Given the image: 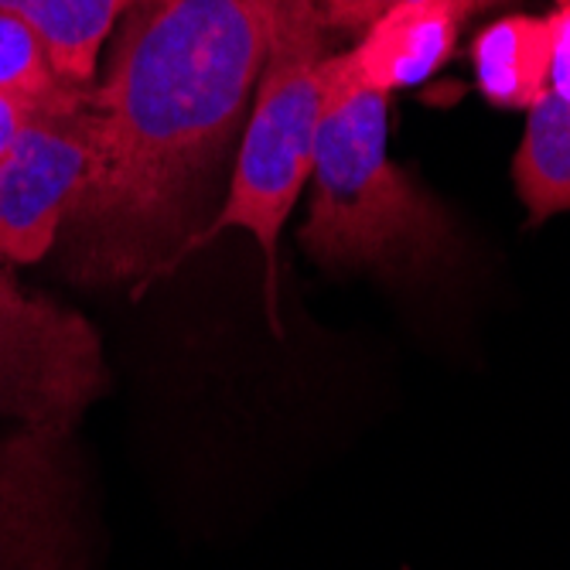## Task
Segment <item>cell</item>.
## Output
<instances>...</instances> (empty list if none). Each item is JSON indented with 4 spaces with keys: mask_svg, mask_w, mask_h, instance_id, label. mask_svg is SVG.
<instances>
[{
    "mask_svg": "<svg viewBox=\"0 0 570 570\" xmlns=\"http://www.w3.org/2000/svg\"><path fill=\"white\" fill-rule=\"evenodd\" d=\"M76 434H0V570H92L89 482Z\"/></svg>",
    "mask_w": 570,
    "mask_h": 570,
    "instance_id": "obj_5",
    "label": "cell"
},
{
    "mask_svg": "<svg viewBox=\"0 0 570 570\" xmlns=\"http://www.w3.org/2000/svg\"><path fill=\"white\" fill-rule=\"evenodd\" d=\"M396 4H406V0H322V14L332 35H362ZM472 4L479 11H489L505 4V0H472Z\"/></svg>",
    "mask_w": 570,
    "mask_h": 570,
    "instance_id": "obj_12",
    "label": "cell"
},
{
    "mask_svg": "<svg viewBox=\"0 0 570 570\" xmlns=\"http://www.w3.org/2000/svg\"><path fill=\"white\" fill-rule=\"evenodd\" d=\"M550 21V92L570 102V4H553Z\"/></svg>",
    "mask_w": 570,
    "mask_h": 570,
    "instance_id": "obj_13",
    "label": "cell"
},
{
    "mask_svg": "<svg viewBox=\"0 0 570 570\" xmlns=\"http://www.w3.org/2000/svg\"><path fill=\"white\" fill-rule=\"evenodd\" d=\"M264 51V0H161L120 21L107 76L86 99L96 158L66 223L76 281L140 291L185 261Z\"/></svg>",
    "mask_w": 570,
    "mask_h": 570,
    "instance_id": "obj_1",
    "label": "cell"
},
{
    "mask_svg": "<svg viewBox=\"0 0 570 570\" xmlns=\"http://www.w3.org/2000/svg\"><path fill=\"white\" fill-rule=\"evenodd\" d=\"M69 89L76 86L59 79L31 21L0 8V92L41 107Z\"/></svg>",
    "mask_w": 570,
    "mask_h": 570,
    "instance_id": "obj_11",
    "label": "cell"
},
{
    "mask_svg": "<svg viewBox=\"0 0 570 570\" xmlns=\"http://www.w3.org/2000/svg\"><path fill=\"white\" fill-rule=\"evenodd\" d=\"M482 96L502 110H530L550 89V21L509 14L492 21L472 45Z\"/></svg>",
    "mask_w": 570,
    "mask_h": 570,
    "instance_id": "obj_8",
    "label": "cell"
},
{
    "mask_svg": "<svg viewBox=\"0 0 570 570\" xmlns=\"http://www.w3.org/2000/svg\"><path fill=\"white\" fill-rule=\"evenodd\" d=\"M89 89L38 107L0 161V264L45 261L76 213L96 158Z\"/></svg>",
    "mask_w": 570,
    "mask_h": 570,
    "instance_id": "obj_6",
    "label": "cell"
},
{
    "mask_svg": "<svg viewBox=\"0 0 570 570\" xmlns=\"http://www.w3.org/2000/svg\"><path fill=\"white\" fill-rule=\"evenodd\" d=\"M479 8L472 0H406L390 8L345 48L358 86L396 92L434 76L454 51L458 31Z\"/></svg>",
    "mask_w": 570,
    "mask_h": 570,
    "instance_id": "obj_7",
    "label": "cell"
},
{
    "mask_svg": "<svg viewBox=\"0 0 570 570\" xmlns=\"http://www.w3.org/2000/svg\"><path fill=\"white\" fill-rule=\"evenodd\" d=\"M530 226L570 213V102L543 92L527 110V134L512 161Z\"/></svg>",
    "mask_w": 570,
    "mask_h": 570,
    "instance_id": "obj_10",
    "label": "cell"
},
{
    "mask_svg": "<svg viewBox=\"0 0 570 570\" xmlns=\"http://www.w3.org/2000/svg\"><path fill=\"white\" fill-rule=\"evenodd\" d=\"M45 107V102H41ZM38 107H31V102H21L14 96H4L0 92V161H4V154L11 150V144L18 140L21 127L28 124V117L35 114Z\"/></svg>",
    "mask_w": 570,
    "mask_h": 570,
    "instance_id": "obj_14",
    "label": "cell"
},
{
    "mask_svg": "<svg viewBox=\"0 0 570 570\" xmlns=\"http://www.w3.org/2000/svg\"><path fill=\"white\" fill-rule=\"evenodd\" d=\"M301 246L322 267L424 274L454 246L441 205L390 158V96L358 86L345 51L328 59V92L311 161Z\"/></svg>",
    "mask_w": 570,
    "mask_h": 570,
    "instance_id": "obj_2",
    "label": "cell"
},
{
    "mask_svg": "<svg viewBox=\"0 0 570 570\" xmlns=\"http://www.w3.org/2000/svg\"><path fill=\"white\" fill-rule=\"evenodd\" d=\"M267 51L253 89L229 191L191 246L226 229H246L267 264V307L277 318V243L301 188L311 178L315 137L328 92V21L322 0H264Z\"/></svg>",
    "mask_w": 570,
    "mask_h": 570,
    "instance_id": "obj_3",
    "label": "cell"
},
{
    "mask_svg": "<svg viewBox=\"0 0 570 570\" xmlns=\"http://www.w3.org/2000/svg\"><path fill=\"white\" fill-rule=\"evenodd\" d=\"M144 4L161 0H31L21 18L38 31L59 79L92 86L102 45L130 11Z\"/></svg>",
    "mask_w": 570,
    "mask_h": 570,
    "instance_id": "obj_9",
    "label": "cell"
},
{
    "mask_svg": "<svg viewBox=\"0 0 570 570\" xmlns=\"http://www.w3.org/2000/svg\"><path fill=\"white\" fill-rule=\"evenodd\" d=\"M28 4H31V0H0V8H4V11H14V14H24Z\"/></svg>",
    "mask_w": 570,
    "mask_h": 570,
    "instance_id": "obj_15",
    "label": "cell"
},
{
    "mask_svg": "<svg viewBox=\"0 0 570 570\" xmlns=\"http://www.w3.org/2000/svg\"><path fill=\"white\" fill-rule=\"evenodd\" d=\"M110 390L102 338L76 307L24 291L0 264V421L79 431Z\"/></svg>",
    "mask_w": 570,
    "mask_h": 570,
    "instance_id": "obj_4",
    "label": "cell"
},
{
    "mask_svg": "<svg viewBox=\"0 0 570 570\" xmlns=\"http://www.w3.org/2000/svg\"><path fill=\"white\" fill-rule=\"evenodd\" d=\"M553 4H570V0H553Z\"/></svg>",
    "mask_w": 570,
    "mask_h": 570,
    "instance_id": "obj_16",
    "label": "cell"
}]
</instances>
